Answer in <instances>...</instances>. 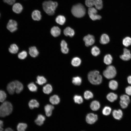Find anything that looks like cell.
<instances>
[{
    "label": "cell",
    "instance_id": "1",
    "mask_svg": "<svg viewBox=\"0 0 131 131\" xmlns=\"http://www.w3.org/2000/svg\"><path fill=\"white\" fill-rule=\"evenodd\" d=\"M58 6L57 2L51 0L44 1L42 4L43 11L49 16H53L55 15Z\"/></svg>",
    "mask_w": 131,
    "mask_h": 131
},
{
    "label": "cell",
    "instance_id": "2",
    "mask_svg": "<svg viewBox=\"0 0 131 131\" xmlns=\"http://www.w3.org/2000/svg\"><path fill=\"white\" fill-rule=\"evenodd\" d=\"M88 79L91 84L95 85L100 84L102 81V77L99 74V72L97 70L90 72L88 75Z\"/></svg>",
    "mask_w": 131,
    "mask_h": 131
},
{
    "label": "cell",
    "instance_id": "3",
    "mask_svg": "<svg viewBox=\"0 0 131 131\" xmlns=\"http://www.w3.org/2000/svg\"><path fill=\"white\" fill-rule=\"evenodd\" d=\"M13 106L11 103L5 101L0 106V117H4L8 115L12 112Z\"/></svg>",
    "mask_w": 131,
    "mask_h": 131
},
{
    "label": "cell",
    "instance_id": "4",
    "mask_svg": "<svg viewBox=\"0 0 131 131\" xmlns=\"http://www.w3.org/2000/svg\"><path fill=\"white\" fill-rule=\"evenodd\" d=\"M86 10L82 4L79 3L73 6L71 9L72 14L75 17L80 18L83 16L85 13Z\"/></svg>",
    "mask_w": 131,
    "mask_h": 131
},
{
    "label": "cell",
    "instance_id": "5",
    "mask_svg": "<svg viewBox=\"0 0 131 131\" xmlns=\"http://www.w3.org/2000/svg\"><path fill=\"white\" fill-rule=\"evenodd\" d=\"M104 77L108 79H112L115 77L116 74V71L115 67L113 66H108L103 73Z\"/></svg>",
    "mask_w": 131,
    "mask_h": 131
},
{
    "label": "cell",
    "instance_id": "6",
    "mask_svg": "<svg viewBox=\"0 0 131 131\" xmlns=\"http://www.w3.org/2000/svg\"><path fill=\"white\" fill-rule=\"evenodd\" d=\"M86 5L90 8L95 6L97 9L100 10L102 8L103 3L101 0H86Z\"/></svg>",
    "mask_w": 131,
    "mask_h": 131
},
{
    "label": "cell",
    "instance_id": "7",
    "mask_svg": "<svg viewBox=\"0 0 131 131\" xmlns=\"http://www.w3.org/2000/svg\"><path fill=\"white\" fill-rule=\"evenodd\" d=\"M97 9L93 7L89 8L88 10V14L90 18L93 20H100L101 17L100 16L97 14Z\"/></svg>",
    "mask_w": 131,
    "mask_h": 131
},
{
    "label": "cell",
    "instance_id": "8",
    "mask_svg": "<svg viewBox=\"0 0 131 131\" xmlns=\"http://www.w3.org/2000/svg\"><path fill=\"white\" fill-rule=\"evenodd\" d=\"M17 23L16 21L14 20H9L7 25V29L11 32H13L17 29Z\"/></svg>",
    "mask_w": 131,
    "mask_h": 131
},
{
    "label": "cell",
    "instance_id": "9",
    "mask_svg": "<svg viewBox=\"0 0 131 131\" xmlns=\"http://www.w3.org/2000/svg\"><path fill=\"white\" fill-rule=\"evenodd\" d=\"M83 40L85 42L86 46L88 47L94 44L95 41L94 37L93 36L88 34L84 37Z\"/></svg>",
    "mask_w": 131,
    "mask_h": 131
},
{
    "label": "cell",
    "instance_id": "10",
    "mask_svg": "<svg viewBox=\"0 0 131 131\" xmlns=\"http://www.w3.org/2000/svg\"><path fill=\"white\" fill-rule=\"evenodd\" d=\"M31 16L33 20L34 21H39L41 19V13L39 10L36 9L33 10L32 12Z\"/></svg>",
    "mask_w": 131,
    "mask_h": 131
},
{
    "label": "cell",
    "instance_id": "11",
    "mask_svg": "<svg viewBox=\"0 0 131 131\" xmlns=\"http://www.w3.org/2000/svg\"><path fill=\"white\" fill-rule=\"evenodd\" d=\"M98 119V116L97 115L93 113H90L87 115L86 120L88 123L92 124L95 122Z\"/></svg>",
    "mask_w": 131,
    "mask_h": 131
},
{
    "label": "cell",
    "instance_id": "12",
    "mask_svg": "<svg viewBox=\"0 0 131 131\" xmlns=\"http://www.w3.org/2000/svg\"><path fill=\"white\" fill-rule=\"evenodd\" d=\"M12 9L14 13L17 14H19L22 12L23 7L21 3L17 2L14 3L13 5Z\"/></svg>",
    "mask_w": 131,
    "mask_h": 131
},
{
    "label": "cell",
    "instance_id": "13",
    "mask_svg": "<svg viewBox=\"0 0 131 131\" xmlns=\"http://www.w3.org/2000/svg\"><path fill=\"white\" fill-rule=\"evenodd\" d=\"M121 59L123 61H127L131 59V53L130 51L125 48L123 49V54L120 56Z\"/></svg>",
    "mask_w": 131,
    "mask_h": 131
},
{
    "label": "cell",
    "instance_id": "14",
    "mask_svg": "<svg viewBox=\"0 0 131 131\" xmlns=\"http://www.w3.org/2000/svg\"><path fill=\"white\" fill-rule=\"evenodd\" d=\"M7 90L10 94H13L16 90L15 84L14 81L9 83L7 85Z\"/></svg>",
    "mask_w": 131,
    "mask_h": 131
},
{
    "label": "cell",
    "instance_id": "15",
    "mask_svg": "<svg viewBox=\"0 0 131 131\" xmlns=\"http://www.w3.org/2000/svg\"><path fill=\"white\" fill-rule=\"evenodd\" d=\"M123 112L121 109L115 110L112 112V115L114 119L117 120H120L123 116Z\"/></svg>",
    "mask_w": 131,
    "mask_h": 131
},
{
    "label": "cell",
    "instance_id": "16",
    "mask_svg": "<svg viewBox=\"0 0 131 131\" xmlns=\"http://www.w3.org/2000/svg\"><path fill=\"white\" fill-rule=\"evenodd\" d=\"M61 32V30L57 26H54L51 29V34L54 37L58 36L60 34Z\"/></svg>",
    "mask_w": 131,
    "mask_h": 131
},
{
    "label": "cell",
    "instance_id": "17",
    "mask_svg": "<svg viewBox=\"0 0 131 131\" xmlns=\"http://www.w3.org/2000/svg\"><path fill=\"white\" fill-rule=\"evenodd\" d=\"M54 107L52 105L47 104L44 107V110L45 114L48 117L50 116L52 114L53 110L54 109Z\"/></svg>",
    "mask_w": 131,
    "mask_h": 131
},
{
    "label": "cell",
    "instance_id": "18",
    "mask_svg": "<svg viewBox=\"0 0 131 131\" xmlns=\"http://www.w3.org/2000/svg\"><path fill=\"white\" fill-rule=\"evenodd\" d=\"M45 120V117L41 114L39 115L36 119L35 120V123L39 126H41L44 123Z\"/></svg>",
    "mask_w": 131,
    "mask_h": 131
},
{
    "label": "cell",
    "instance_id": "19",
    "mask_svg": "<svg viewBox=\"0 0 131 131\" xmlns=\"http://www.w3.org/2000/svg\"><path fill=\"white\" fill-rule=\"evenodd\" d=\"M29 53L31 57H35L38 56L39 52L35 47L33 46L29 48Z\"/></svg>",
    "mask_w": 131,
    "mask_h": 131
},
{
    "label": "cell",
    "instance_id": "20",
    "mask_svg": "<svg viewBox=\"0 0 131 131\" xmlns=\"http://www.w3.org/2000/svg\"><path fill=\"white\" fill-rule=\"evenodd\" d=\"M67 44L66 42L64 40H62L60 43L61 47V51L62 52L65 54L67 53L69 49L67 47Z\"/></svg>",
    "mask_w": 131,
    "mask_h": 131
},
{
    "label": "cell",
    "instance_id": "21",
    "mask_svg": "<svg viewBox=\"0 0 131 131\" xmlns=\"http://www.w3.org/2000/svg\"><path fill=\"white\" fill-rule=\"evenodd\" d=\"M16 86L15 91L16 93L19 94L23 90V86L22 84L17 80L14 81Z\"/></svg>",
    "mask_w": 131,
    "mask_h": 131
},
{
    "label": "cell",
    "instance_id": "22",
    "mask_svg": "<svg viewBox=\"0 0 131 131\" xmlns=\"http://www.w3.org/2000/svg\"><path fill=\"white\" fill-rule=\"evenodd\" d=\"M64 33L66 36L73 37L74 34V32L73 29L69 27H66L64 30Z\"/></svg>",
    "mask_w": 131,
    "mask_h": 131
},
{
    "label": "cell",
    "instance_id": "23",
    "mask_svg": "<svg viewBox=\"0 0 131 131\" xmlns=\"http://www.w3.org/2000/svg\"><path fill=\"white\" fill-rule=\"evenodd\" d=\"M49 100L53 105H56L59 104L60 102V98L57 95H54L50 97Z\"/></svg>",
    "mask_w": 131,
    "mask_h": 131
},
{
    "label": "cell",
    "instance_id": "24",
    "mask_svg": "<svg viewBox=\"0 0 131 131\" xmlns=\"http://www.w3.org/2000/svg\"><path fill=\"white\" fill-rule=\"evenodd\" d=\"M100 107V104L98 101L94 100L91 103L90 107L92 110L93 111L98 110Z\"/></svg>",
    "mask_w": 131,
    "mask_h": 131
},
{
    "label": "cell",
    "instance_id": "25",
    "mask_svg": "<svg viewBox=\"0 0 131 131\" xmlns=\"http://www.w3.org/2000/svg\"><path fill=\"white\" fill-rule=\"evenodd\" d=\"M110 39L108 35L106 34H103L101 35L100 43L102 44H105L108 43Z\"/></svg>",
    "mask_w": 131,
    "mask_h": 131
},
{
    "label": "cell",
    "instance_id": "26",
    "mask_svg": "<svg viewBox=\"0 0 131 131\" xmlns=\"http://www.w3.org/2000/svg\"><path fill=\"white\" fill-rule=\"evenodd\" d=\"M28 105L30 108L33 109L34 108L38 107L39 106V104L36 100L32 99L29 102Z\"/></svg>",
    "mask_w": 131,
    "mask_h": 131
},
{
    "label": "cell",
    "instance_id": "27",
    "mask_svg": "<svg viewBox=\"0 0 131 131\" xmlns=\"http://www.w3.org/2000/svg\"><path fill=\"white\" fill-rule=\"evenodd\" d=\"M66 20L65 16L62 15H58L55 19L56 22L60 25H63L65 23Z\"/></svg>",
    "mask_w": 131,
    "mask_h": 131
},
{
    "label": "cell",
    "instance_id": "28",
    "mask_svg": "<svg viewBox=\"0 0 131 131\" xmlns=\"http://www.w3.org/2000/svg\"><path fill=\"white\" fill-rule=\"evenodd\" d=\"M118 98L117 95L112 92L108 93L106 96L107 99L111 102H113L116 100Z\"/></svg>",
    "mask_w": 131,
    "mask_h": 131
},
{
    "label": "cell",
    "instance_id": "29",
    "mask_svg": "<svg viewBox=\"0 0 131 131\" xmlns=\"http://www.w3.org/2000/svg\"><path fill=\"white\" fill-rule=\"evenodd\" d=\"M52 89L51 85L48 84H47L43 87V91L44 93L49 94L52 92Z\"/></svg>",
    "mask_w": 131,
    "mask_h": 131
},
{
    "label": "cell",
    "instance_id": "30",
    "mask_svg": "<svg viewBox=\"0 0 131 131\" xmlns=\"http://www.w3.org/2000/svg\"><path fill=\"white\" fill-rule=\"evenodd\" d=\"M118 82L115 80H111L109 82V87L112 90H116L118 88Z\"/></svg>",
    "mask_w": 131,
    "mask_h": 131
},
{
    "label": "cell",
    "instance_id": "31",
    "mask_svg": "<svg viewBox=\"0 0 131 131\" xmlns=\"http://www.w3.org/2000/svg\"><path fill=\"white\" fill-rule=\"evenodd\" d=\"M36 83L40 85H42L47 82L46 79L43 76H38L37 78Z\"/></svg>",
    "mask_w": 131,
    "mask_h": 131
},
{
    "label": "cell",
    "instance_id": "32",
    "mask_svg": "<svg viewBox=\"0 0 131 131\" xmlns=\"http://www.w3.org/2000/svg\"><path fill=\"white\" fill-rule=\"evenodd\" d=\"M113 58L112 56L109 54H107L104 57V63L107 65H110L112 62Z\"/></svg>",
    "mask_w": 131,
    "mask_h": 131
},
{
    "label": "cell",
    "instance_id": "33",
    "mask_svg": "<svg viewBox=\"0 0 131 131\" xmlns=\"http://www.w3.org/2000/svg\"><path fill=\"white\" fill-rule=\"evenodd\" d=\"M18 48L15 44H11L9 48V51L12 54H16L18 50Z\"/></svg>",
    "mask_w": 131,
    "mask_h": 131
},
{
    "label": "cell",
    "instance_id": "34",
    "mask_svg": "<svg viewBox=\"0 0 131 131\" xmlns=\"http://www.w3.org/2000/svg\"><path fill=\"white\" fill-rule=\"evenodd\" d=\"M81 63V60L79 57H75L71 61V64L73 66L75 67L79 66Z\"/></svg>",
    "mask_w": 131,
    "mask_h": 131
},
{
    "label": "cell",
    "instance_id": "35",
    "mask_svg": "<svg viewBox=\"0 0 131 131\" xmlns=\"http://www.w3.org/2000/svg\"><path fill=\"white\" fill-rule=\"evenodd\" d=\"M27 126L26 124L24 123H20L17 126L18 131H25Z\"/></svg>",
    "mask_w": 131,
    "mask_h": 131
},
{
    "label": "cell",
    "instance_id": "36",
    "mask_svg": "<svg viewBox=\"0 0 131 131\" xmlns=\"http://www.w3.org/2000/svg\"><path fill=\"white\" fill-rule=\"evenodd\" d=\"M82 82V79L79 76H76L73 78L72 82L74 85H80L81 84Z\"/></svg>",
    "mask_w": 131,
    "mask_h": 131
},
{
    "label": "cell",
    "instance_id": "37",
    "mask_svg": "<svg viewBox=\"0 0 131 131\" xmlns=\"http://www.w3.org/2000/svg\"><path fill=\"white\" fill-rule=\"evenodd\" d=\"M122 43L125 47H128L131 45V38L129 37H125L123 40Z\"/></svg>",
    "mask_w": 131,
    "mask_h": 131
},
{
    "label": "cell",
    "instance_id": "38",
    "mask_svg": "<svg viewBox=\"0 0 131 131\" xmlns=\"http://www.w3.org/2000/svg\"><path fill=\"white\" fill-rule=\"evenodd\" d=\"M91 52L92 55L95 56H96L99 54L100 51L98 47L95 46L92 48Z\"/></svg>",
    "mask_w": 131,
    "mask_h": 131
},
{
    "label": "cell",
    "instance_id": "39",
    "mask_svg": "<svg viewBox=\"0 0 131 131\" xmlns=\"http://www.w3.org/2000/svg\"><path fill=\"white\" fill-rule=\"evenodd\" d=\"M27 87L29 90L31 91L35 92L37 91V87L33 82H31L29 84Z\"/></svg>",
    "mask_w": 131,
    "mask_h": 131
},
{
    "label": "cell",
    "instance_id": "40",
    "mask_svg": "<svg viewBox=\"0 0 131 131\" xmlns=\"http://www.w3.org/2000/svg\"><path fill=\"white\" fill-rule=\"evenodd\" d=\"M73 99L74 102L78 104H81L83 102V99L80 96L75 95Z\"/></svg>",
    "mask_w": 131,
    "mask_h": 131
},
{
    "label": "cell",
    "instance_id": "41",
    "mask_svg": "<svg viewBox=\"0 0 131 131\" xmlns=\"http://www.w3.org/2000/svg\"><path fill=\"white\" fill-rule=\"evenodd\" d=\"M111 111V109L110 107L106 106L103 108L102 113L104 115L107 116L110 114Z\"/></svg>",
    "mask_w": 131,
    "mask_h": 131
},
{
    "label": "cell",
    "instance_id": "42",
    "mask_svg": "<svg viewBox=\"0 0 131 131\" xmlns=\"http://www.w3.org/2000/svg\"><path fill=\"white\" fill-rule=\"evenodd\" d=\"M84 97L86 99H89L93 97V94L89 90L85 91L84 94Z\"/></svg>",
    "mask_w": 131,
    "mask_h": 131
},
{
    "label": "cell",
    "instance_id": "43",
    "mask_svg": "<svg viewBox=\"0 0 131 131\" xmlns=\"http://www.w3.org/2000/svg\"><path fill=\"white\" fill-rule=\"evenodd\" d=\"M7 97V95L5 92L2 90H0V102H3L5 101Z\"/></svg>",
    "mask_w": 131,
    "mask_h": 131
},
{
    "label": "cell",
    "instance_id": "44",
    "mask_svg": "<svg viewBox=\"0 0 131 131\" xmlns=\"http://www.w3.org/2000/svg\"><path fill=\"white\" fill-rule=\"evenodd\" d=\"M120 100L125 101L128 104L130 103V100L129 96L126 95H123L120 97Z\"/></svg>",
    "mask_w": 131,
    "mask_h": 131
},
{
    "label": "cell",
    "instance_id": "45",
    "mask_svg": "<svg viewBox=\"0 0 131 131\" xmlns=\"http://www.w3.org/2000/svg\"><path fill=\"white\" fill-rule=\"evenodd\" d=\"M27 55L26 51H23L20 52L18 55V58L21 59H23L26 58Z\"/></svg>",
    "mask_w": 131,
    "mask_h": 131
},
{
    "label": "cell",
    "instance_id": "46",
    "mask_svg": "<svg viewBox=\"0 0 131 131\" xmlns=\"http://www.w3.org/2000/svg\"><path fill=\"white\" fill-rule=\"evenodd\" d=\"M120 104L121 107L123 108H126L128 106V104L126 102L120 100Z\"/></svg>",
    "mask_w": 131,
    "mask_h": 131
},
{
    "label": "cell",
    "instance_id": "47",
    "mask_svg": "<svg viewBox=\"0 0 131 131\" xmlns=\"http://www.w3.org/2000/svg\"><path fill=\"white\" fill-rule=\"evenodd\" d=\"M125 92L128 95H131V86H129L126 87Z\"/></svg>",
    "mask_w": 131,
    "mask_h": 131
},
{
    "label": "cell",
    "instance_id": "48",
    "mask_svg": "<svg viewBox=\"0 0 131 131\" xmlns=\"http://www.w3.org/2000/svg\"><path fill=\"white\" fill-rule=\"evenodd\" d=\"M3 122L2 121L0 120V131H3Z\"/></svg>",
    "mask_w": 131,
    "mask_h": 131
},
{
    "label": "cell",
    "instance_id": "49",
    "mask_svg": "<svg viewBox=\"0 0 131 131\" xmlns=\"http://www.w3.org/2000/svg\"><path fill=\"white\" fill-rule=\"evenodd\" d=\"M127 79L129 83L131 84V75L129 76L128 77Z\"/></svg>",
    "mask_w": 131,
    "mask_h": 131
},
{
    "label": "cell",
    "instance_id": "50",
    "mask_svg": "<svg viewBox=\"0 0 131 131\" xmlns=\"http://www.w3.org/2000/svg\"><path fill=\"white\" fill-rule=\"evenodd\" d=\"M4 131H14L11 128H6Z\"/></svg>",
    "mask_w": 131,
    "mask_h": 131
},
{
    "label": "cell",
    "instance_id": "51",
    "mask_svg": "<svg viewBox=\"0 0 131 131\" xmlns=\"http://www.w3.org/2000/svg\"></svg>",
    "mask_w": 131,
    "mask_h": 131
}]
</instances>
